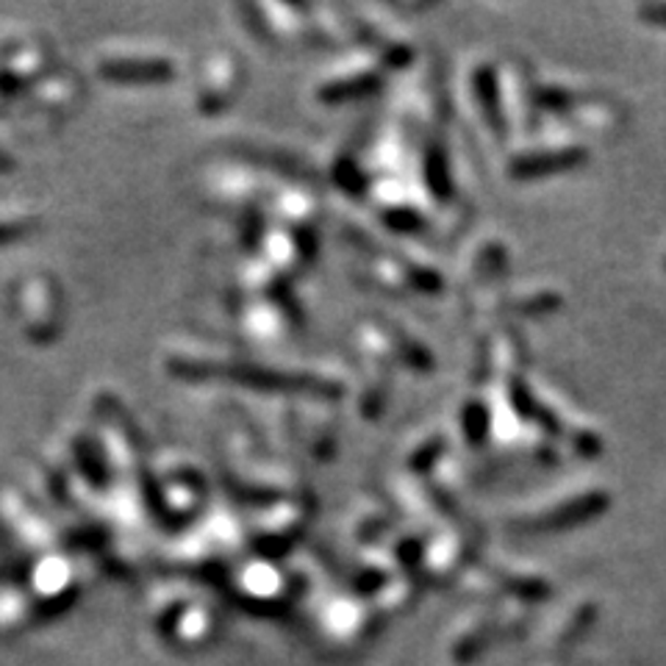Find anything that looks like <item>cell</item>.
<instances>
[{
    "mask_svg": "<svg viewBox=\"0 0 666 666\" xmlns=\"http://www.w3.org/2000/svg\"><path fill=\"white\" fill-rule=\"evenodd\" d=\"M647 14H650V17H653L658 25H666V7H664V9H650Z\"/></svg>",
    "mask_w": 666,
    "mask_h": 666,
    "instance_id": "cell-1",
    "label": "cell"
}]
</instances>
